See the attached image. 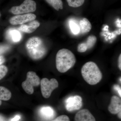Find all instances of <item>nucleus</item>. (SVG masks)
Here are the masks:
<instances>
[{
	"label": "nucleus",
	"instance_id": "f257e3e1",
	"mask_svg": "<svg viewBox=\"0 0 121 121\" xmlns=\"http://www.w3.org/2000/svg\"><path fill=\"white\" fill-rule=\"evenodd\" d=\"M76 62L74 54L69 50L63 48L58 52L56 56V69L59 72L65 73L74 66Z\"/></svg>",
	"mask_w": 121,
	"mask_h": 121
},
{
	"label": "nucleus",
	"instance_id": "f03ea898",
	"mask_svg": "<svg viewBox=\"0 0 121 121\" xmlns=\"http://www.w3.org/2000/svg\"><path fill=\"white\" fill-rule=\"evenodd\" d=\"M81 73L85 81L91 85L97 84L102 78V74L97 65L91 61L87 62L83 65Z\"/></svg>",
	"mask_w": 121,
	"mask_h": 121
},
{
	"label": "nucleus",
	"instance_id": "7ed1b4c3",
	"mask_svg": "<svg viewBox=\"0 0 121 121\" xmlns=\"http://www.w3.org/2000/svg\"><path fill=\"white\" fill-rule=\"evenodd\" d=\"M26 48L29 56L34 60L41 58L47 53V49L43 41L39 37L29 39L26 43Z\"/></svg>",
	"mask_w": 121,
	"mask_h": 121
},
{
	"label": "nucleus",
	"instance_id": "20e7f679",
	"mask_svg": "<svg viewBox=\"0 0 121 121\" xmlns=\"http://www.w3.org/2000/svg\"><path fill=\"white\" fill-rule=\"evenodd\" d=\"M40 83V79L34 72L29 71L27 73V78L22 83V87L27 94H32L34 92L33 87L37 86Z\"/></svg>",
	"mask_w": 121,
	"mask_h": 121
},
{
	"label": "nucleus",
	"instance_id": "39448f33",
	"mask_svg": "<svg viewBox=\"0 0 121 121\" xmlns=\"http://www.w3.org/2000/svg\"><path fill=\"white\" fill-rule=\"evenodd\" d=\"M36 2L32 0H25L19 6H14L11 9V12L15 15L29 13L36 10Z\"/></svg>",
	"mask_w": 121,
	"mask_h": 121
},
{
	"label": "nucleus",
	"instance_id": "423d86ee",
	"mask_svg": "<svg viewBox=\"0 0 121 121\" xmlns=\"http://www.w3.org/2000/svg\"><path fill=\"white\" fill-rule=\"evenodd\" d=\"M40 83L41 93L45 98L50 97L53 91L59 86L58 81L55 78H52L49 80L47 78H43Z\"/></svg>",
	"mask_w": 121,
	"mask_h": 121
},
{
	"label": "nucleus",
	"instance_id": "0eeeda50",
	"mask_svg": "<svg viewBox=\"0 0 121 121\" xmlns=\"http://www.w3.org/2000/svg\"><path fill=\"white\" fill-rule=\"evenodd\" d=\"M65 108L67 111L72 112L78 110L82 106V99L79 95L68 97L65 101Z\"/></svg>",
	"mask_w": 121,
	"mask_h": 121
},
{
	"label": "nucleus",
	"instance_id": "6e6552de",
	"mask_svg": "<svg viewBox=\"0 0 121 121\" xmlns=\"http://www.w3.org/2000/svg\"><path fill=\"white\" fill-rule=\"evenodd\" d=\"M36 16L33 13H29L23 15H19L11 17L9 23L13 25L22 24L27 22L34 20Z\"/></svg>",
	"mask_w": 121,
	"mask_h": 121
},
{
	"label": "nucleus",
	"instance_id": "1a4fd4ad",
	"mask_svg": "<svg viewBox=\"0 0 121 121\" xmlns=\"http://www.w3.org/2000/svg\"><path fill=\"white\" fill-rule=\"evenodd\" d=\"M39 115L41 118L45 121L52 120L55 116V111L54 109L49 106H44L40 109Z\"/></svg>",
	"mask_w": 121,
	"mask_h": 121
},
{
	"label": "nucleus",
	"instance_id": "9d476101",
	"mask_svg": "<svg viewBox=\"0 0 121 121\" xmlns=\"http://www.w3.org/2000/svg\"><path fill=\"white\" fill-rule=\"evenodd\" d=\"M74 121H96L95 118L87 109L78 111L74 117Z\"/></svg>",
	"mask_w": 121,
	"mask_h": 121
},
{
	"label": "nucleus",
	"instance_id": "9b49d317",
	"mask_svg": "<svg viewBox=\"0 0 121 121\" xmlns=\"http://www.w3.org/2000/svg\"><path fill=\"white\" fill-rule=\"evenodd\" d=\"M108 110L111 113L113 114H117L121 111V100L119 97L115 95L112 96Z\"/></svg>",
	"mask_w": 121,
	"mask_h": 121
},
{
	"label": "nucleus",
	"instance_id": "f8f14e48",
	"mask_svg": "<svg viewBox=\"0 0 121 121\" xmlns=\"http://www.w3.org/2000/svg\"><path fill=\"white\" fill-rule=\"evenodd\" d=\"M6 37L9 41L12 43H17L21 40L22 36L18 30L15 29L11 28L7 31Z\"/></svg>",
	"mask_w": 121,
	"mask_h": 121
},
{
	"label": "nucleus",
	"instance_id": "ddd939ff",
	"mask_svg": "<svg viewBox=\"0 0 121 121\" xmlns=\"http://www.w3.org/2000/svg\"><path fill=\"white\" fill-rule=\"evenodd\" d=\"M40 24L37 21H31L28 25L22 24L18 29L23 32L31 33L35 31L39 26Z\"/></svg>",
	"mask_w": 121,
	"mask_h": 121
},
{
	"label": "nucleus",
	"instance_id": "4468645a",
	"mask_svg": "<svg viewBox=\"0 0 121 121\" xmlns=\"http://www.w3.org/2000/svg\"><path fill=\"white\" fill-rule=\"evenodd\" d=\"M80 33L84 34L89 32L92 28L91 24L89 20L84 18L80 21L79 24Z\"/></svg>",
	"mask_w": 121,
	"mask_h": 121
},
{
	"label": "nucleus",
	"instance_id": "2eb2a0df",
	"mask_svg": "<svg viewBox=\"0 0 121 121\" xmlns=\"http://www.w3.org/2000/svg\"><path fill=\"white\" fill-rule=\"evenodd\" d=\"M11 92L4 87L0 86V100L8 101L11 98Z\"/></svg>",
	"mask_w": 121,
	"mask_h": 121
},
{
	"label": "nucleus",
	"instance_id": "dca6fc26",
	"mask_svg": "<svg viewBox=\"0 0 121 121\" xmlns=\"http://www.w3.org/2000/svg\"><path fill=\"white\" fill-rule=\"evenodd\" d=\"M56 11L63 9V4L62 0H45Z\"/></svg>",
	"mask_w": 121,
	"mask_h": 121
},
{
	"label": "nucleus",
	"instance_id": "f3484780",
	"mask_svg": "<svg viewBox=\"0 0 121 121\" xmlns=\"http://www.w3.org/2000/svg\"><path fill=\"white\" fill-rule=\"evenodd\" d=\"M97 40V37L95 36L91 35L88 37L86 41L84 43L87 50L92 48L94 47L96 43Z\"/></svg>",
	"mask_w": 121,
	"mask_h": 121
},
{
	"label": "nucleus",
	"instance_id": "a211bd4d",
	"mask_svg": "<svg viewBox=\"0 0 121 121\" xmlns=\"http://www.w3.org/2000/svg\"><path fill=\"white\" fill-rule=\"evenodd\" d=\"M69 26L72 33L74 35H77L80 33V27L75 21L71 20L69 22Z\"/></svg>",
	"mask_w": 121,
	"mask_h": 121
},
{
	"label": "nucleus",
	"instance_id": "6ab92c4d",
	"mask_svg": "<svg viewBox=\"0 0 121 121\" xmlns=\"http://www.w3.org/2000/svg\"><path fill=\"white\" fill-rule=\"evenodd\" d=\"M68 5L73 8H78L84 4L85 0H66Z\"/></svg>",
	"mask_w": 121,
	"mask_h": 121
},
{
	"label": "nucleus",
	"instance_id": "aec40b11",
	"mask_svg": "<svg viewBox=\"0 0 121 121\" xmlns=\"http://www.w3.org/2000/svg\"><path fill=\"white\" fill-rule=\"evenodd\" d=\"M8 71L7 67L4 65L0 66V80L5 76Z\"/></svg>",
	"mask_w": 121,
	"mask_h": 121
},
{
	"label": "nucleus",
	"instance_id": "412c9836",
	"mask_svg": "<svg viewBox=\"0 0 121 121\" xmlns=\"http://www.w3.org/2000/svg\"><path fill=\"white\" fill-rule=\"evenodd\" d=\"M77 50L78 52H86L87 49L84 43H83L78 44L77 48Z\"/></svg>",
	"mask_w": 121,
	"mask_h": 121
},
{
	"label": "nucleus",
	"instance_id": "4be33fe9",
	"mask_svg": "<svg viewBox=\"0 0 121 121\" xmlns=\"http://www.w3.org/2000/svg\"><path fill=\"white\" fill-rule=\"evenodd\" d=\"M10 48V46L7 44L0 45V56L1 55L8 51Z\"/></svg>",
	"mask_w": 121,
	"mask_h": 121
},
{
	"label": "nucleus",
	"instance_id": "5701e85b",
	"mask_svg": "<svg viewBox=\"0 0 121 121\" xmlns=\"http://www.w3.org/2000/svg\"><path fill=\"white\" fill-rule=\"evenodd\" d=\"M51 121H70V119L67 115H64L59 116Z\"/></svg>",
	"mask_w": 121,
	"mask_h": 121
},
{
	"label": "nucleus",
	"instance_id": "b1692460",
	"mask_svg": "<svg viewBox=\"0 0 121 121\" xmlns=\"http://www.w3.org/2000/svg\"><path fill=\"white\" fill-rule=\"evenodd\" d=\"M113 88L115 90L117 91L120 97H121V87L119 85L115 84L113 86Z\"/></svg>",
	"mask_w": 121,
	"mask_h": 121
},
{
	"label": "nucleus",
	"instance_id": "393cba45",
	"mask_svg": "<svg viewBox=\"0 0 121 121\" xmlns=\"http://www.w3.org/2000/svg\"><path fill=\"white\" fill-rule=\"evenodd\" d=\"M21 118V117L19 114H17L15 117L11 118L10 121H19Z\"/></svg>",
	"mask_w": 121,
	"mask_h": 121
},
{
	"label": "nucleus",
	"instance_id": "a878e982",
	"mask_svg": "<svg viewBox=\"0 0 121 121\" xmlns=\"http://www.w3.org/2000/svg\"><path fill=\"white\" fill-rule=\"evenodd\" d=\"M118 66L119 69L121 70V54H120V55L118 58Z\"/></svg>",
	"mask_w": 121,
	"mask_h": 121
},
{
	"label": "nucleus",
	"instance_id": "bb28decb",
	"mask_svg": "<svg viewBox=\"0 0 121 121\" xmlns=\"http://www.w3.org/2000/svg\"><path fill=\"white\" fill-rule=\"evenodd\" d=\"M5 61V59L3 56H0V66Z\"/></svg>",
	"mask_w": 121,
	"mask_h": 121
},
{
	"label": "nucleus",
	"instance_id": "cd10ccee",
	"mask_svg": "<svg viewBox=\"0 0 121 121\" xmlns=\"http://www.w3.org/2000/svg\"><path fill=\"white\" fill-rule=\"evenodd\" d=\"M0 121H6L4 117L0 115Z\"/></svg>",
	"mask_w": 121,
	"mask_h": 121
},
{
	"label": "nucleus",
	"instance_id": "c85d7f7f",
	"mask_svg": "<svg viewBox=\"0 0 121 121\" xmlns=\"http://www.w3.org/2000/svg\"><path fill=\"white\" fill-rule=\"evenodd\" d=\"M118 118L119 119H121V111H119V112L118 113Z\"/></svg>",
	"mask_w": 121,
	"mask_h": 121
},
{
	"label": "nucleus",
	"instance_id": "c756f323",
	"mask_svg": "<svg viewBox=\"0 0 121 121\" xmlns=\"http://www.w3.org/2000/svg\"><path fill=\"white\" fill-rule=\"evenodd\" d=\"M1 103H2V102H1V101L0 100V106L1 105Z\"/></svg>",
	"mask_w": 121,
	"mask_h": 121
},
{
	"label": "nucleus",
	"instance_id": "7c9ffc66",
	"mask_svg": "<svg viewBox=\"0 0 121 121\" xmlns=\"http://www.w3.org/2000/svg\"><path fill=\"white\" fill-rule=\"evenodd\" d=\"M1 15H0V17Z\"/></svg>",
	"mask_w": 121,
	"mask_h": 121
}]
</instances>
